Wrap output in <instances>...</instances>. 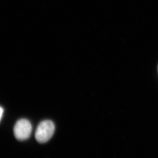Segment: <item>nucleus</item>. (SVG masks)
Listing matches in <instances>:
<instances>
[{
    "mask_svg": "<svg viewBox=\"0 0 158 158\" xmlns=\"http://www.w3.org/2000/svg\"><path fill=\"white\" fill-rule=\"evenodd\" d=\"M55 126L51 120L42 121L38 126L35 132L36 141L40 143H45L48 141L53 135Z\"/></svg>",
    "mask_w": 158,
    "mask_h": 158,
    "instance_id": "1",
    "label": "nucleus"
},
{
    "mask_svg": "<svg viewBox=\"0 0 158 158\" xmlns=\"http://www.w3.org/2000/svg\"><path fill=\"white\" fill-rule=\"evenodd\" d=\"M2 113H3V109H2V108H1L0 107V120H1V117H2Z\"/></svg>",
    "mask_w": 158,
    "mask_h": 158,
    "instance_id": "3",
    "label": "nucleus"
},
{
    "mask_svg": "<svg viewBox=\"0 0 158 158\" xmlns=\"http://www.w3.org/2000/svg\"><path fill=\"white\" fill-rule=\"evenodd\" d=\"M32 130V125L28 119H21L14 126V133L17 139L23 141L29 138Z\"/></svg>",
    "mask_w": 158,
    "mask_h": 158,
    "instance_id": "2",
    "label": "nucleus"
}]
</instances>
